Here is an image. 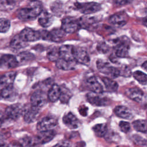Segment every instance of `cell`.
<instances>
[{"label":"cell","instance_id":"obj_1","mask_svg":"<svg viewBox=\"0 0 147 147\" xmlns=\"http://www.w3.org/2000/svg\"><path fill=\"white\" fill-rule=\"evenodd\" d=\"M42 11L41 4L35 1L31 6L20 9L17 13V17L22 21H32L39 16Z\"/></svg>","mask_w":147,"mask_h":147},{"label":"cell","instance_id":"obj_2","mask_svg":"<svg viewBox=\"0 0 147 147\" xmlns=\"http://www.w3.org/2000/svg\"><path fill=\"white\" fill-rule=\"evenodd\" d=\"M96 64L99 72L105 75H109L113 78H115L120 75V70L112 66L109 62L98 60Z\"/></svg>","mask_w":147,"mask_h":147},{"label":"cell","instance_id":"obj_3","mask_svg":"<svg viewBox=\"0 0 147 147\" xmlns=\"http://www.w3.org/2000/svg\"><path fill=\"white\" fill-rule=\"evenodd\" d=\"M47 95L41 90L35 91L30 97L31 107L38 110L43 107L47 102Z\"/></svg>","mask_w":147,"mask_h":147},{"label":"cell","instance_id":"obj_4","mask_svg":"<svg viewBox=\"0 0 147 147\" xmlns=\"http://www.w3.org/2000/svg\"><path fill=\"white\" fill-rule=\"evenodd\" d=\"M129 39L123 36L117 40L114 47L115 55L118 57H127L129 56Z\"/></svg>","mask_w":147,"mask_h":147},{"label":"cell","instance_id":"obj_5","mask_svg":"<svg viewBox=\"0 0 147 147\" xmlns=\"http://www.w3.org/2000/svg\"><path fill=\"white\" fill-rule=\"evenodd\" d=\"M24 111L25 109L21 105L13 104L6 107L4 114L5 117L11 121H16L24 114Z\"/></svg>","mask_w":147,"mask_h":147},{"label":"cell","instance_id":"obj_6","mask_svg":"<svg viewBox=\"0 0 147 147\" xmlns=\"http://www.w3.org/2000/svg\"><path fill=\"white\" fill-rule=\"evenodd\" d=\"M76 9L81 13L84 14H90L96 13L101 9V6L99 3L90 2L80 3L76 2L75 3Z\"/></svg>","mask_w":147,"mask_h":147},{"label":"cell","instance_id":"obj_7","mask_svg":"<svg viewBox=\"0 0 147 147\" xmlns=\"http://www.w3.org/2000/svg\"><path fill=\"white\" fill-rule=\"evenodd\" d=\"M57 124V119L53 115H47L42 118L37 124V129L39 131L52 130Z\"/></svg>","mask_w":147,"mask_h":147},{"label":"cell","instance_id":"obj_8","mask_svg":"<svg viewBox=\"0 0 147 147\" xmlns=\"http://www.w3.org/2000/svg\"><path fill=\"white\" fill-rule=\"evenodd\" d=\"M80 26L79 21L72 17L64 18L61 21V29L65 33H75Z\"/></svg>","mask_w":147,"mask_h":147},{"label":"cell","instance_id":"obj_9","mask_svg":"<svg viewBox=\"0 0 147 147\" xmlns=\"http://www.w3.org/2000/svg\"><path fill=\"white\" fill-rule=\"evenodd\" d=\"M21 38L25 42H32L41 38L39 31H36L30 28H25L18 34Z\"/></svg>","mask_w":147,"mask_h":147},{"label":"cell","instance_id":"obj_10","mask_svg":"<svg viewBox=\"0 0 147 147\" xmlns=\"http://www.w3.org/2000/svg\"><path fill=\"white\" fill-rule=\"evenodd\" d=\"M74 59L76 63L88 65L90 62V56L87 51L82 47L74 48Z\"/></svg>","mask_w":147,"mask_h":147},{"label":"cell","instance_id":"obj_11","mask_svg":"<svg viewBox=\"0 0 147 147\" xmlns=\"http://www.w3.org/2000/svg\"><path fill=\"white\" fill-rule=\"evenodd\" d=\"M74 48L71 45H63L59 48V58L68 61H76L74 59Z\"/></svg>","mask_w":147,"mask_h":147},{"label":"cell","instance_id":"obj_12","mask_svg":"<svg viewBox=\"0 0 147 147\" xmlns=\"http://www.w3.org/2000/svg\"><path fill=\"white\" fill-rule=\"evenodd\" d=\"M128 20L127 14L124 11H120L111 16L109 21L113 25L117 27H122L127 22Z\"/></svg>","mask_w":147,"mask_h":147},{"label":"cell","instance_id":"obj_13","mask_svg":"<svg viewBox=\"0 0 147 147\" xmlns=\"http://www.w3.org/2000/svg\"><path fill=\"white\" fill-rule=\"evenodd\" d=\"M100 94H95L94 92L89 93L87 95V99L89 103L94 106H104L107 105L109 103V99L100 95Z\"/></svg>","mask_w":147,"mask_h":147},{"label":"cell","instance_id":"obj_14","mask_svg":"<svg viewBox=\"0 0 147 147\" xmlns=\"http://www.w3.org/2000/svg\"><path fill=\"white\" fill-rule=\"evenodd\" d=\"M18 65V63L16 56L10 54H2L1 68L10 69Z\"/></svg>","mask_w":147,"mask_h":147},{"label":"cell","instance_id":"obj_15","mask_svg":"<svg viewBox=\"0 0 147 147\" xmlns=\"http://www.w3.org/2000/svg\"><path fill=\"white\" fill-rule=\"evenodd\" d=\"M86 85L87 88L91 91L92 92L101 94L103 91L102 84L94 76H90L86 80Z\"/></svg>","mask_w":147,"mask_h":147},{"label":"cell","instance_id":"obj_16","mask_svg":"<svg viewBox=\"0 0 147 147\" xmlns=\"http://www.w3.org/2000/svg\"><path fill=\"white\" fill-rule=\"evenodd\" d=\"M63 122L67 127L71 129H77L80 125L78 119L71 112L65 114L63 116Z\"/></svg>","mask_w":147,"mask_h":147},{"label":"cell","instance_id":"obj_17","mask_svg":"<svg viewBox=\"0 0 147 147\" xmlns=\"http://www.w3.org/2000/svg\"><path fill=\"white\" fill-rule=\"evenodd\" d=\"M126 95L130 99L136 102H142L144 96L143 91L137 87H132L127 89Z\"/></svg>","mask_w":147,"mask_h":147},{"label":"cell","instance_id":"obj_18","mask_svg":"<svg viewBox=\"0 0 147 147\" xmlns=\"http://www.w3.org/2000/svg\"><path fill=\"white\" fill-rule=\"evenodd\" d=\"M55 134V131L53 130L42 131H40L35 138L38 144H44L51 141Z\"/></svg>","mask_w":147,"mask_h":147},{"label":"cell","instance_id":"obj_19","mask_svg":"<svg viewBox=\"0 0 147 147\" xmlns=\"http://www.w3.org/2000/svg\"><path fill=\"white\" fill-rule=\"evenodd\" d=\"M40 115V110L30 107L24 113V119L25 122L28 123L35 122Z\"/></svg>","mask_w":147,"mask_h":147},{"label":"cell","instance_id":"obj_20","mask_svg":"<svg viewBox=\"0 0 147 147\" xmlns=\"http://www.w3.org/2000/svg\"><path fill=\"white\" fill-rule=\"evenodd\" d=\"M65 33L60 28L53 29L51 32H48L47 40L53 42H60L65 36Z\"/></svg>","mask_w":147,"mask_h":147},{"label":"cell","instance_id":"obj_21","mask_svg":"<svg viewBox=\"0 0 147 147\" xmlns=\"http://www.w3.org/2000/svg\"><path fill=\"white\" fill-rule=\"evenodd\" d=\"M1 95L2 99L7 100H13L16 96V91L13 84H10L4 87L1 91Z\"/></svg>","mask_w":147,"mask_h":147},{"label":"cell","instance_id":"obj_22","mask_svg":"<svg viewBox=\"0 0 147 147\" xmlns=\"http://www.w3.org/2000/svg\"><path fill=\"white\" fill-rule=\"evenodd\" d=\"M38 23L43 28L49 27L53 21V16L47 11H42L39 15Z\"/></svg>","mask_w":147,"mask_h":147},{"label":"cell","instance_id":"obj_23","mask_svg":"<svg viewBox=\"0 0 147 147\" xmlns=\"http://www.w3.org/2000/svg\"><path fill=\"white\" fill-rule=\"evenodd\" d=\"M114 112L115 115L123 119H131L133 115L130 110L124 106H117L114 109Z\"/></svg>","mask_w":147,"mask_h":147},{"label":"cell","instance_id":"obj_24","mask_svg":"<svg viewBox=\"0 0 147 147\" xmlns=\"http://www.w3.org/2000/svg\"><path fill=\"white\" fill-rule=\"evenodd\" d=\"M60 95V87L57 84H53L48 91L47 97L48 99L52 102H56L59 99Z\"/></svg>","mask_w":147,"mask_h":147},{"label":"cell","instance_id":"obj_25","mask_svg":"<svg viewBox=\"0 0 147 147\" xmlns=\"http://www.w3.org/2000/svg\"><path fill=\"white\" fill-rule=\"evenodd\" d=\"M76 61H68L62 60L60 58L56 61V67L60 69L65 70V71H69L74 69L76 64Z\"/></svg>","mask_w":147,"mask_h":147},{"label":"cell","instance_id":"obj_26","mask_svg":"<svg viewBox=\"0 0 147 147\" xmlns=\"http://www.w3.org/2000/svg\"><path fill=\"white\" fill-rule=\"evenodd\" d=\"M16 57L18 65L21 63V64L26 63L33 60L34 59V56L29 52L24 51L19 53Z\"/></svg>","mask_w":147,"mask_h":147},{"label":"cell","instance_id":"obj_27","mask_svg":"<svg viewBox=\"0 0 147 147\" xmlns=\"http://www.w3.org/2000/svg\"><path fill=\"white\" fill-rule=\"evenodd\" d=\"M102 80L107 91L110 92H115L117 91L118 84L115 81L107 77L102 78Z\"/></svg>","mask_w":147,"mask_h":147},{"label":"cell","instance_id":"obj_28","mask_svg":"<svg viewBox=\"0 0 147 147\" xmlns=\"http://www.w3.org/2000/svg\"><path fill=\"white\" fill-rule=\"evenodd\" d=\"M10 47L15 49H19L23 48L27 46V42L24 41L19 34L15 35L10 41Z\"/></svg>","mask_w":147,"mask_h":147},{"label":"cell","instance_id":"obj_29","mask_svg":"<svg viewBox=\"0 0 147 147\" xmlns=\"http://www.w3.org/2000/svg\"><path fill=\"white\" fill-rule=\"evenodd\" d=\"M92 130L97 137H102L105 136L107 131V127L105 123H99L95 125Z\"/></svg>","mask_w":147,"mask_h":147},{"label":"cell","instance_id":"obj_30","mask_svg":"<svg viewBox=\"0 0 147 147\" xmlns=\"http://www.w3.org/2000/svg\"><path fill=\"white\" fill-rule=\"evenodd\" d=\"M134 129L138 131L146 133V121L145 119H138L133 122Z\"/></svg>","mask_w":147,"mask_h":147},{"label":"cell","instance_id":"obj_31","mask_svg":"<svg viewBox=\"0 0 147 147\" xmlns=\"http://www.w3.org/2000/svg\"><path fill=\"white\" fill-rule=\"evenodd\" d=\"M71 96H72V94L68 89H67L66 87H60V95L59 99L62 103H67L69 100Z\"/></svg>","mask_w":147,"mask_h":147},{"label":"cell","instance_id":"obj_32","mask_svg":"<svg viewBox=\"0 0 147 147\" xmlns=\"http://www.w3.org/2000/svg\"><path fill=\"white\" fill-rule=\"evenodd\" d=\"M15 6V0H0V9L2 10H11Z\"/></svg>","mask_w":147,"mask_h":147},{"label":"cell","instance_id":"obj_33","mask_svg":"<svg viewBox=\"0 0 147 147\" xmlns=\"http://www.w3.org/2000/svg\"><path fill=\"white\" fill-rule=\"evenodd\" d=\"M133 76L134 78L142 85L146 84V75L141 71H136L133 72Z\"/></svg>","mask_w":147,"mask_h":147},{"label":"cell","instance_id":"obj_34","mask_svg":"<svg viewBox=\"0 0 147 147\" xmlns=\"http://www.w3.org/2000/svg\"><path fill=\"white\" fill-rule=\"evenodd\" d=\"M16 75H17V73L15 71L8 72L3 75L4 80L6 84V86L10 84H13L14 80L15 79V78L16 76Z\"/></svg>","mask_w":147,"mask_h":147},{"label":"cell","instance_id":"obj_35","mask_svg":"<svg viewBox=\"0 0 147 147\" xmlns=\"http://www.w3.org/2000/svg\"><path fill=\"white\" fill-rule=\"evenodd\" d=\"M47 57L49 60L56 62L59 58V48H53L51 49L47 53Z\"/></svg>","mask_w":147,"mask_h":147},{"label":"cell","instance_id":"obj_36","mask_svg":"<svg viewBox=\"0 0 147 147\" xmlns=\"http://www.w3.org/2000/svg\"><path fill=\"white\" fill-rule=\"evenodd\" d=\"M10 27V22L4 18H0V33L7 32Z\"/></svg>","mask_w":147,"mask_h":147},{"label":"cell","instance_id":"obj_37","mask_svg":"<svg viewBox=\"0 0 147 147\" xmlns=\"http://www.w3.org/2000/svg\"><path fill=\"white\" fill-rule=\"evenodd\" d=\"M119 127L121 129V130L125 133H127L130 129V123L127 122L122 121L119 122Z\"/></svg>","mask_w":147,"mask_h":147},{"label":"cell","instance_id":"obj_38","mask_svg":"<svg viewBox=\"0 0 147 147\" xmlns=\"http://www.w3.org/2000/svg\"><path fill=\"white\" fill-rule=\"evenodd\" d=\"M114 4L117 6H124L132 2L133 0H113Z\"/></svg>","mask_w":147,"mask_h":147},{"label":"cell","instance_id":"obj_39","mask_svg":"<svg viewBox=\"0 0 147 147\" xmlns=\"http://www.w3.org/2000/svg\"><path fill=\"white\" fill-rule=\"evenodd\" d=\"M53 147H71V145L68 141H62L58 142Z\"/></svg>","mask_w":147,"mask_h":147},{"label":"cell","instance_id":"obj_40","mask_svg":"<svg viewBox=\"0 0 147 147\" xmlns=\"http://www.w3.org/2000/svg\"><path fill=\"white\" fill-rule=\"evenodd\" d=\"M98 49L101 52H106L109 50V47L105 43H102L98 47Z\"/></svg>","mask_w":147,"mask_h":147},{"label":"cell","instance_id":"obj_41","mask_svg":"<svg viewBox=\"0 0 147 147\" xmlns=\"http://www.w3.org/2000/svg\"><path fill=\"white\" fill-rule=\"evenodd\" d=\"M6 147H24V146L20 142H11L6 146Z\"/></svg>","mask_w":147,"mask_h":147},{"label":"cell","instance_id":"obj_42","mask_svg":"<svg viewBox=\"0 0 147 147\" xmlns=\"http://www.w3.org/2000/svg\"><path fill=\"white\" fill-rule=\"evenodd\" d=\"M5 119V117L4 114H3V113L0 110V127L2 125Z\"/></svg>","mask_w":147,"mask_h":147},{"label":"cell","instance_id":"obj_43","mask_svg":"<svg viewBox=\"0 0 147 147\" xmlns=\"http://www.w3.org/2000/svg\"><path fill=\"white\" fill-rule=\"evenodd\" d=\"M87 108H85V109H84L83 107L82 109H79V112L80 113L82 114V115H86L87 114Z\"/></svg>","mask_w":147,"mask_h":147},{"label":"cell","instance_id":"obj_44","mask_svg":"<svg viewBox=\"0 0 147 147\" xmlns=\"http://www.w3.org/2000/svg\"><path fill=\"white\" fill-rule=\"evenodd\" d=\"M5 87V83L2 75H0V87Z\"/></svg>","mask_w":147,"mask_h":147},{"label":"cell","instance_id":"obj_45","mask_svg":"<svg viewBox=\"0 0 147 147\" xmlns=\"http://www.w3.org/2000/svg\"><path fill=\"white\" fill-rule=\"evenodd\" d=\"M0 147H6V144L2 140H0Z\"/></svg>","mask_w":147,"mask_h":147},{"label":"cell","instance_id":"obj_46","mask_svg":"<svg viewBox=\"0 0 147 147\" xmlns=\"http://www.w3.org/2000/svg\"><path fill=\"white\" fill-rule=\"evenodd\" d=\"M146 67H147V65H146V61H145L142 65V67L145 69L146 70Z\"/></svg>","mask_w":147,"mask_h":147},{"label":"cell","instance_id":"obj_47","mask_svg":"<svg viewBox=\"0 0 147 147\" xmlns=\"http://www.w3.org/2000/svg\"><path fill=\"white\" fill-rule=\"evenodd\" d=\"M2 54L0 53V68H1V61H2Z\"/></svg>","mask_w":147,"mask_h":147},{"label":"cell","instance_id":"obj_48","mask_svg":"<svg viewBox=\"0 0 147 147\" xmlns=\"http://www.w3.org/2000/svg\"><path fill=\"white\" fill-rule=\"evenodd\" d=\"M30 1H32V2H35V1H37V0H29Z\"/></svg>","mask_w":147,"mask_h":147},{"label":"cell","instance_id":"obj_49","mask_svg":"<svg viewBox=\"0 0 147 147\" xmlns=\"http://www.w3.org/2000/svg\"><path fill=\"white\" fill-rule=\"evenodd\" d=\"M2 99V97H1V91H0V99Z\"/></svg>","mask_w":147,"mask_h":147}]
</instances>
